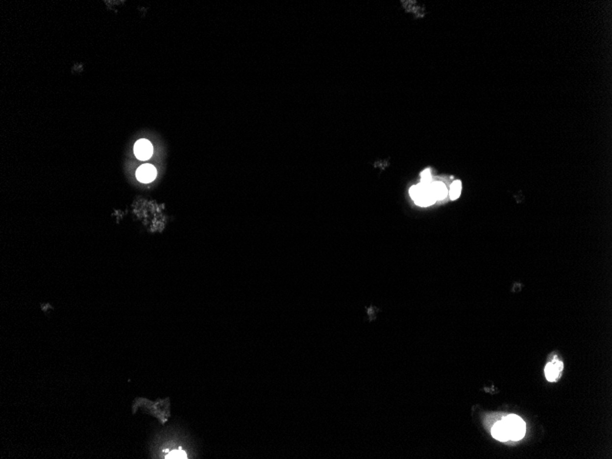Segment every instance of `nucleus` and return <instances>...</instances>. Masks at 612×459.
I'll return each instance as SVG.
<instances>
[{"instance_id": "f257e3e1", "label": "nucleus", "mask_w": 612, "mask_h": 459, "mask_svg": "<svg viewBox=\"0 0 612 459\" xmlns=\"http://www.w3.org/2000/svg\"><path fill=\"white\" fill-rule=\"evenodd\" d=\"M410 196L414 200L416 205L422 206V207H427L430 205H434L437 202V199L432 191L431 184H423L420 183L419 184L412 186L410 189Z\"/></svg>"}, {"instance_id": "f03ea898", "label": "nucleus", "mask_w": 612, "mask_h": 459, "mask_svg": "<svg viewBox=\"0 0 612 459\" xmlns=\"http://www.w3.org/2000/svg\"><path fill=\"white\" fill-rule=\"evenodd\" d=\"M506 424L510 440L519 441L523 438L526 432V424L521 417L515 414H510L502 419Z\"/></svg>"}, {"instance_id": "7ed1b4c3", "label": "nucleus", "mask_w": 612, "mask_h": 459, "mask_svg": "<svg viewBox=\"0 0 612 459\" xmlns=\"http://www.w3.org/2000/svg\"><path fill=\"white\" fill-rule=\"evenodd\" d=\"M563 369V363L557 358L548 362L544 368V374L546 380L550 382H556L560 379Z\"/></svg>"}, {"instance_id": "20e7f679", "label": "nucleus", "mask_w": 612, "mask_h": 459, "mask_svg": "<svg viewBox=\"0 0 612 459\" xmlns=\"http://www.w3.org/2000/svg\"><path fill=\"white\" fill-rule=\"evenodd\" d=\"M134 153L141 161L148 160L153 153L152 144L147 140H140L134 146Z\"/></svg>"}, {"instance_id": "39448f33", "label": "nucleus", "mask_w": 612, "mask_h": 459, "mask_svg": "<svg viewBox=\"0 0 612 459\" xmlns=\"http://www.w3.org/2000/svg\"><path fill=\"white\" fill-rule=\"evenodd\" d=\"M136 176L141 183L148 184L154 181L155 178L157 176V170L155 169L154 166H152L151 164H143L137 169Z\"/></svg>"}, {"instance_id": "423d86ee", "label": "nucleus", "mask_w": 612, "mask_h": 459, "mask_svg": "<svg viewBox=\"0 0 612 459\" xmlns=\"http://www.w3.org/2000/svg\"><path fill=\"white\" fill-rule=\"evenodd\" d=\"M491 434H492L493 437L499 440L500 442H507L510 440L508 428L503 420H500L493 425Z\"/></svg>"}, {"instance_id": "0eeeda50", "label": "nucleus", "mask_w": 612, "mask_h": 459, "mask_svg": "<svg viewBox=\"0 0 612 459\" xmlns=\"http://www.w3.org/2000/svg\"><path fill=\"white\" fill-rule=\"evenodd\" d=\"M431 188L437 201H441L447 196L448 191L445 184L442 182H434L431 184Z\"/></svg>"}, {"instance_id": "6e6552de", "label": "nucleus", "mask_w": 612, "mask_h": 459, "mask_svg": "<svg viewBox=\"0 0 612 459\" xmlns=\"http://www.w3.org/2000/svg\"><path fill=\"white\" fill-rule=\"evenodd\" d=\"M461 190H462V183L460 181H455L453 184H451L450 191H449V196L451 200H457L460 194H461Z\"/></svg>"}, {"instance_id": "1a4fd4ad", "label": "nucleus", "mask_w": 612, "mask_h": 459, "mask_svg": "<svg viewBox=\"0 0 612 459\" xmlns=\"http://www.w3.org/2000/svg\"><path fill=\"white\" fill-rule=\"evenodd\" d=\"M187 457H188V456H187V454H186V453L184 452V450H183L182 448H179V449H174V450H172V451H171V452L168 453V454L165 456V459H187Z\"/></svg>"}, {"instance_id": "9d476101", "label": "nucleus", "mask_w": 612, "mask_h": 459, "mask_svg": "<svg viewBox=\"0 0 612 459\" xmlns=\"http://www.w3.org/2000/svg\"><path fill=\"white\" fill-rule=\"evenodd\" d=\"M421 184H432V174H431V170L429 169L422 170V172L421 173Z\"/></svg>"}]
</instances>
